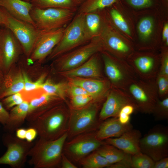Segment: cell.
<instances>
[{
    "label": "cell",
    "mask_w": 168,
    "mask_h": 168,
    "mask_svg": "<svg viewBox=\"0 0 168 168\" xmlns=\"http://www.w3.org/2000/svg\"><path fill=\"white\" fill-rule=\"evenodd\" d=\"M67 132L59 138L47 140L39 138L34 144L28 154L29 165L34 168H54L61 166Z\"/></svg>",
    "instance_id": "6da1fadb"
},
{
    "label": "cell",
    "mask_w": 168,
    "mask_h": 168,
    "mask_svg": "<svg viewBox=\"0 0 168 168\" xmlns=\"http://www.w3.org/2000/svg\"><path fill=\"white\" fill-rule=\"evenodd\" d=\"M69 115L70 112L59 106L48 110L29 124L36 130L39 138L54 140L67 132Z\"/></svg>",
    "instance_id": "7a4b0ae2"
},
{
    "label": "cell",
    "mask_w": 168,
    "mask_h": 168,
    "mask_svg": "<svg viewBox=\"0 0 168 168\" xmlns=\"http://www.w3.org/2000/svg\"><path fill=\"white\" fill-rule=\"evenodd\" d=\"M105 98L94 100L81 108H72L70 112L68 140L79 134L97 130L101 123L98 116L99 110Z\"/></svg>",
    "instance_id": "3957f363"
},
{
    "label": "cell",
    "mask_w": 168,
    "mask_h": 168,
    "mask_svg": "<svg viewBox=\"0 0 168 168\" xmlns=\"http://www.w3.org/2000/svg\"><path fill=\"white\" fill-rule=\"evenodd\" d=\"M89 42L86 34L84 14L77 13L65 28L60 41L49 55L54 58Z\"/></svg>",
    "instance_id": "277c9868"
},
{
    "label": "cell",
    "mask_w": 168,
    "mask_h": 168,
    "mask_svg": "<svg viewBox=\"0 0 168 168\" xmlns=\"http://www.w3.org/2000/svg\"><path fill=\"white\" fill-rule=\"evenodd\" d=\"M123 90L133 101L138 111L145 114L152 113L159 99L155 79L147 81L138 78L131 81Z\"/></svg>",
    "instance_id": "5b68a950"
},
{
    "label": "cell",
    "mask_w": 168,
    "mask_h": 168,
    "mask_svg": "<svg viewBox=\"0 0 168 168\" xmlns=\"http://www.w3.org/2000/svg\"><path fill=\"white\" fill-rule=\"evenodd\" d=\"M2 25L9 29L19 41L27 56L32 52L40 30L31 23L16 18L0 7Z\"/></svg>",
    "instance_id": "8992f818"
},
{
    "label": "cell",
    "mask_w": 168,
    "mask_h": 168,
    "mask_svg": "<svg viewBox=\"0 0 168 168\" xmlns=\"http://www.w3.org/2000/svg\"><path fill=\"white\" fill-rule=\"evenodd\" d=\"M77 12L63 8L33 6L30 15L38 30H48L65 27L72 20Z\"/></svg>",
    "instance_id": "52a82bcc"
},
{
    "label": "cell",
    "mask_w": 168,
    "mask_h": 168,
    "mask_svg": "<svg viewBox=\"0 0 168 168\" xmlns=\"http://www.w3.org/2000/svg\"><path fill=\"white\" fill-rule=\"evenodd\" d=\"M2 140L7 150L0 157V165H8L12 168L23 167L34 143L20 139L13 133L6 132L3 134Z\"/></svg>",
    "instance_id": "ba28073f"
},
{
    "label": "cell",
    "mask_w": 168,
    "mask_h": 168,
    "mask_svg": "<svg viewBox=\"0 0 168 168\" xmlns=\"http://www.w3.org/2000/svg\"><path fill=\"white\" fill-rule=\"evenodd\" d=\"M105 74L111 87L123 90L132 80L138 77L128 63L102 53Z\"/></svg>",
    "instance_id": "9c48e42d"
},
{
    "label": "cell",
    "mask_w": 168,
    "mask_h": 168,
    "mask_svg": "<svg viewBox=\"0 0 168 168\" xmlns=\"http://www.w3.org/2000/svg\"><path fill=\"white\" fill-rule=\"evenodd\" d=\"M141 152L155 161L168 156V129L157 125L151 129L140 142Z\"/></svg>",
    "instance_id": "30bf717a"
},
{
    "label": "cell",
    "mask_w": 168,
    "mask_h": 168,
    "mask_svg": "<svg viewBox=\"0 0 168 168\" xmlns=\"http://www.w3.org/2000/svg\"><path fill=\"white\" fill-rule=\"evenodd\" d=\"M96 131L82 133L65 143L63 153L70 161L78 162L83 158L106 143L95 137Z\"/></svg>",
    "instance_id": "8fae6325"
},
{
    "label": "cell",
    "mask_w": 168,
    "mask_h": 168,
    "mask_svg": "<svg viewBox=\"0 0 168 168\" xmlns=\"http://www.w3.org/2000/svg\"><path fill=\"white\" fill-rule=\"evenodd\" d=\"M76 49L58 56V61L63 72L80 66L93 55L102 50L103 48L101 42L97 37Z\"/></svg>",
    "instance_id": "7c38bea8"
},
{
    "label": "cell",
    "mask_w": 168,
    "mask_h": 168,
    "mask_svg": "<svg viewBox=\"0 0 168 168\" xmlns=\"http://www.w3.org/2000/svg\"><path fill=\"white\" fill-rule=\"evenodd\" d=\"M133 105L138 109L135 103L124 90L111 87L102 104L99 114V119L102 122L110 117H118L121 108L125 105Z\"/></svg>",
    "instance_id": "4fadbf2b"
},
{
    "label": "cell",
    "mask_w": 168,
    "mask_h": 168,
    "mask_svg": "<svg viewBox=\"0 0 168 168\" xmlns=\"http://www.w3.org/2000/svg\"><path fill=\"white\" fill-rule=\"evenodd\" d=\"M129 58L127 62L140 79L155 80L159 71L160 59L151 54H140Z\"/></svg>",
    "instance_id": "5bb4252c"
},
{
    "label": "cell",
    "mask_w": 168,
    "mask_h": 168,
    "mask_svg": "<svg viewBox=\"0 0 168 168\" xmlns=\"http://www.w3.org/2000/svg\"><path fill=\"white\" fill-rule=\"evenodd\" d=\"M65 27L51 30H40L30 55L31 58L34 60H41L49 55L61 40Z\"/></svg>",
    "instance_id": "9a60e30c"
},
{
    "label": "cell",
    "mask_w": 168,
    "mask_h": 168,
    "mask_svg": "<svg viewBox=\"0 0 168 168\" xmlns=\"http://www.w3.org/2000/svg\"><path fill=\"white\" fill-rule=\"evenodd\" d=\"M20 47L19 41L9 29L5 27L0 29V68L5 71L8 70L18 55Z\"/></svg>",
    "instance_id": "2e32d148"
},
{
    "label": "cell",
    "mask_w": 168,
    "mask_h": 168,
    "mask_svg": "<svg viewBox=\"0 0 168 168\" xmlns=\"http://www.w3.org/2000/svg\"><path fill=\"white\" fill-rule=\"evenodd\" d=\"M141 137V133L139 130L132 129L119 137L109 138L104 141L125 153L133 155L142 153L140 147Z\"/></svg>",
    "instance_id": "e0dca14e"
},
{
    "label": "cell",
    "mask_w": 168,
    "mask_h": 168,
    "mask_svg": "<svg viewBox=\"0 0 168 168\" xmlns=\"http://www.w3.org/2000/svg\"><path fill=\"white\" fill-rule=\"evenodd\" d=\"M71 84L84 89L94 100L105 98L111 88L109 80L79 77L69 78Z\"/></svg>",
    "instance_id": "ac0fdd59"
},
{
    "label": "cell",
    "mask_w": 168,
    "mask_h": 168,
    "mask_svg": "<svg viewBox=\"0 0 168 168\" xmlns=\"http://www.w3.org/2000/svg\"><path fill=\"white\" fill-rule=\"evenodd\" d=\"M63 72L64 76L69 78L79 77L100 80L105 79L97 53L80 66Z\"/></svg>",
    "instance_id": "d6986e66"
},
{
    "label": "cell",
    "mask_w": 168,
    "mask_h": 168,
    "mask_svg": "<svg viewBox=\"0 0 168 168\" xmlns=\"http://www.w3.org/2000/svg\"><path fill=\"white\" fill-rule=\"evenodd\" d=\"M96 131L95 137L100 141L109 138L119 137L133 129L130 123L124 125L119 122L118 117H112L103 121Z\"/></svg>",
    "instance_id": "ffe728a7"
},
{
    "label": "cell",
    "mask_w": 168,
    "mask_h": 168,
    "mask_svg": "<svg viewBox=\"0 0 168 168\" xmlns=\"http://www.w3.org/2000/svg\"><path fill=\"white\" fill-rule=\"evenodd\" d=\"M0 7L14 17L35 26L30 15L33 7L31 2L23 0H0Z\"/></svg>",
    "instance_id": "44dd1931"
},
{
    "label": "cell",
    "mask_w": 168,
    "mask_h": 168,
    "mask_svg": "<svg viewBox=\"0 0 168 168\" xmlns=\"http://www.w3.org/2000/svg\"><path fill=\"white\" fill-rule=\"evenodd\" d=\"M60 98L45 92L39 96L31 99L29 102V109L26 120L30 122L47 111V109Z\"/></svg>",
    "instance_id": "7402d4cb"
},
{
    "label": "cell",
    "mask_w": 168,
    "mask_h": 168,
    "mask_svg": "<svg viewBox=\"0 0 168 168\" xmlns=\"http://www.w3.org/2000/svg\"><path fill=\"white\" fill-rule=\"evenodd\" d=\"M29 109V102L26 100L12 108L9 113L8 121L3 126L4 131L13 133L20 128L26 119Z\"/></svg>",
    "instance_id": "603a6c76"
},
{
    "label": "cell",
    "mask_w": 168,
    "mask_h": 168,
    "mask_svg": "<svg viewBox=\"0 0 168 168\" xmlns=\"http://www.w3.org/2000/svg\"><path fill=\"white\" fill-rule=\"evenodd\" d=\"M103 35V48L105 47L109 50L122 57H125L131 50L129 45L111 32H106Z\"/></svg>",
    "instance_id": "cb8c5ba5"
},
{
    "label": "cell",
    "mask_w": 168,
    "mask_h": 168,
    "mask_svg": "<svg viewBox=\"0 0 168 168\" xmlns=\"http://www.w3.org/2000/svg\"><path fill=\"white\" fill-rule=\"evenodd\" d=\"M84 14V25L86 35L89 41L99 37L101 19L98 11Z\"/></svg>",
    "instance_id": "d4e9b609"
},
{
    "label": "cell",
    "mask_w": 168,
    "mask_h": 168,
    "mask_svg": "<svg viewBox=\"0 0 168 168\" xmlns=\"http://www.w3.org/2000/svg\"><path fill=\"white\" fill-rule=\"evenodd\" d=\"M33 6L41 8H57L77 11L81 4L77 0H32Z\"/></svg>",
    "instance_id": "484cf974"
},
{
    "label": "cell",
    "mask_w": 168,
    "mask_h": 168,
    "mask_svg": "<svg viewBox=\"0 0 168 168\" xmlns=\"http://www.w3.org/2000/svg\"><path fill=\"white\" fill-rule=\"evenodd\" d=\"M96 151L111 165L120 161L126 154L113 146L106 143L101 145Z\"/></svg>",
    "instance_id": "4316f807"
},
{
    "label": "cell",
    "mask_w": 168,
    "mask_h": 168,
    "mask_svg": "<svg viewBox=\"0 0 168 168\" xmlns=\"http://www.w3.org/2000/svg\"><path fill=\"white\" fill-rule=\"evenodd\" d=\"M117 0H86L80 5L77 10V13L86 14L100 11L109 7Z\"/></svg>",
    "instance_id": "83f0119b"
},
{
    "label": "cell",
    "mask_w": 168,
    "mask_h": 168,
    "mask_svg": "<svg viewBox=\"0 0 168 168\" xmlns=\"http://www.w3.org/2000/svg\"><path fill=\"white\" fill-rule=\"evenodd\" d=\"M78 162L83 168H108L111 165L96 150L83 158Z\"/></svg>",
    "instance_id": "f1b7e54d"
},
{
    "label": "cell",
    "mask_w": 168,
    "mask_h": 168,
    "mask_svg": "<svg viewBox=\"0 0 168 168\" xmlns=\"http://www.w3.org/2000/svg\"><path fill=\"white\" fill-rule=\"evenodd\" d=\"M24 82L22 74L20 73L15 77L10 85L0 87V100L19 93L24 89Z\"/></svg>",
    "instance_id": "f546056e"
},
{
    "label": "cell",
    "mask_w": 168,
    "mask_h": 168,
    "mask_svg": "<svg viewBox=\"0 0 168 168\" xmlns=\"http://www.w3.org/2000/svg\"><path fill=\"white\" fill-rule=\"evenodd\" d=\"M40 88L50 95L61 99L65 98L66 86L64 83H55L48 80L43 83Z\"/></svg>",
    "instance_id": "4dcf8cb0"
},
{
    "label": "cell",
    "mask_w": 168,
    "mask_h": 168,
    "mask_svg": "<svg viewBox=\"0 0 168 168\" xmlns=\"http://www.w3.org/2000/svg\"><path fill=\"white\" fill-rule=\"evenodd\" d=\"M133 168H153L155 161L147 155L141 153L131 155Z\"/></svg>",
    "instance_id": "1f68e13d"
},
{
    "label": "cell",
    "mask_w": 168,
    "mask_h": 168,
    "mask_svg": "<svg viewBox=\"0 0 168 168\" xmlns=\"http://www.w3.org/2000/svg\"><path fill=\"white\" fill-rule=\"evenodd\" d=\"M157 120L168 119V96L156 102L152 113Z\"/></svg>",
    "instance_id": "d6a6232c"
},
{
    "label": "cell",
    "mask_w": 168,
    "mask_h": 168,
    "mask_svg": "<svg viewBox=\"0 0 168 168\" xmlns=\"http://www.w3.org/2000/svg\"><path fill=\"white\" fill-rule=\"evenodd\" d=\"M155 82L159 99L161 100L168 96V76L158 73Z\"/></svg>",
    "instance_id": "836d02e7"
},
{
    "label": "cell",
    "mask_w": 168,
    "mask_h": 168,
    "mask_svg": "<svg viewBox=\"0 0 168 168\" xmlns=\"http://www.w3.org/2000/svg\"><path fill=\"white\" fill-rule=\"evenodd\" d=\"M111 18L115 25L121 30L128 34L131 33L128 26L122 15L116 9L113 8L110 11Z\"/></svg>",
    "instance_id": "e575fe53"
},
{
    "label": "cell",
    "mask_w": 168,
    "mask_h": 168,
    "mask_svg": "<svg viewBox=\"0 0 168 168\" xmlns=\"http://www.w3.org/2000/svg\"><path fill=\"white\" fill-rule=\"evenodd\" d=\"M153 21L149 17L142 19L138 26V30L141 37L144 39L148 38L151 35L153 28Z\"/></svg>",
    "instance_id": "d590c367"
},
{
    "label": "cell",
    "mask_w": 168,
    "mask_h": 168,
    "mask_svg": "<svg viewBox=\"0 0 168 168\" xmlns=\"http://www.w3.org/2000/svg\"><path fill=\"white\" fill-rule=\"evenodd\" d=\"M24 100L21 94L19 92L5 97L1 102L7 110L19 105Z\"/></svg>",
    "instance_id": "8d00e7d4"
},
{
    "label": "cell",
    "mask_w": 168,
    "mask_h": 168,
    "mask_svg": "<svg viewBox=\"0 0 168 168\" xmlns=\"http://www.w3.org/2000/svg\"><path fill=\"white\" fill-rule=\"evenodd\" d=\"M22 74L24 82V90L26 91H29L40 88L44 82L45 77L44 75H42L35 81L33 82L30 79L26 73L23 72Z\"/></svg>",
    "instance_id": "74e56055"
},
{
    "label": "cell",
    "mask_w": 168,
    "mask_h": 168,
    "mask_svg": "<svg viewBox=\"0 0 168 168\" xmlns=\"http://www.w3.org/2000/svg\"><path fill=\"white\" fill-rule=\"evenodd\" d=\"M94 100L92 97L89 95L76 96L71 97V105L72 108H81L86 105Z\"/></svg>",
    "instance_id": "f35d334b"
},
{
    "label": "cell",
    "mask_w": 168,
    "mask_h": 168,
    "mask_svg": "<svg viewBox=\"0 0 168 168\" xmlns=\"http://www.w3.org/2000/svg\"><path fill=\"white\" fill-rule=\"evenodd\" d=\"M131 155L126 154L124 157L120 161L111 165L109 168H132Z\"/></svg>",
    "instance_id": "ab89813d"
},
{
    "label": "cell",
    "mask_w": 168,
    "mask_h": 168,
    "mask_svg": "<svg viewBox=\"0 0 168 168\" xmlns=\"http://www.w3.org/2000/svg\"><path fill=\"white\" fill-rule=\"evenodd\" d=\"M168 76V55L165 53L160 60V67L159 73Z\"/></svg>",
    "instance_id": "60d3db41"
},
{
    "label": "cell",
    "mask_w": 168,
    "mask_h": 168,
    "mask_svg": "<svg viewBox=\"0 0 168 168\" xmlns=\"http://www.w3.org/2000/svg\"><path fill=\"white\" fill-rule=\"evenodd\" d=\"M68 93L71 97L80 95H90L87 91L82 87L72 84L68 88Z\"/></svg>",
    "instance_id": "b9f144b4"
},
{
    "label": "cell",
    "mask_w": 168,
    "mask_h": 168,
    "mask_svg": "<svg viewBox=\"0 0 168 168\" xmlns=\"http://www.w3.org/2000/svg\"><path fill=\"white\" fill-rule=\"evenodd\" d=\"M9 117V113L0 102V123L3 126L7 123Z\"/></svg>",
    "instance_id": "7bdbcfd3"
},
{
    "label": "cell",
    "mask_w": 168,
    "mask_h": 168,
    "mask_svg": "<svg viewBox=\"0 0 168 168\" xmlns=\"http://www.w3.org/2000/svg\"><path fill=\"white\" fill-rule=\"evenodd\" d=\"M61 167L62 168H77L63 152L61 158Z\"/></svg>",
    "instance_id": "ee69618b"
},
{
    "label": "cell",
    "mask_w": 168,
    "mask_h": 168,
    "mask_svg": "<svg viewBox=\"0 0 168 168\" xmlns=\"http://www.w3.org/2000/svg\"><path fill=\"white\" fill-rule=\"evenodd\" d=\"M37 135L36 130L33 128L30 127L26 129L25 139L28 142H32Z\"/></svg>",
    "instance_id": "f6af8a7d"
},
{
    "label": "cell",
    "mask_w": 168,
    "mask_h": 168,
    "mask_svg": "<svg viewBox=\"0 0 168 168\" xmlns=\"http://www.w3.org/2000/svg\"><path fill=\"white\" fill-rule=\"evenodd\" d=\"M168 157H166L155 161L153 168H168Z\"/></svg>",
    "instance_id": "bcb514c9"
},
{
    "label": "cell",
    "mask_w": 168,
    "mask_h": 168,
    "mask_svg": "<svg viewBox=\"0 0 168 168\" xmlns=\"http://www.w3.org/2000/svg\"><path fill=\"white\" fill-rule=\"evenodd\" d=\"M130 115L120 111L118 116V120L120 123L125 125L130 123Z\"/></svg>",
    "instance_id": "7dc6e473"
},
{
    "label": "cell",
    "mask_w": 168,
    "mask_h": 168,
    "mask_svg": "<svg viewBox=\"0 0 168 168\" xmlns=\"http://www.w3.org/2000/svg\"><path fill=\"white\" fill-rule=\"evenodd\" d=\"M26 129L19 128L16 131V136L20 139L25 140L26 138Z\"/></svg>",
    "instance_id": "c3c4849f"
},
{
    "label": "cell",
    "mask_w": 168,
    "mask_h": 168,
    "mask_svg": "<svg viewBox=\"0 0 168 168\" xmlns=\"http://www.w3.org/2000/svg\"><path fill=\"white\" fill-rule=\"evenodd\" d=\"M162 37L163 40L165 41L166 45L167 46L168 45V24H166L164 27Z\"/></svg>",
    "instance_id": "681fc988"
},
{
    "label": "cell",
    "mask_w": 168,
    "mask_h": 168,
    "mask_svg": "<svg viewBox=\"0 0 168 168\" xmlns=\"http://www.w3.org/2000/svg\"><path fill=\"white\" fill-rule=\"evenodd\" d=\"M2 25V18H1V10H0V29L1 28L0 27Z\"/></svg>",
    "instance_id": "f907efd6"
},
{
    "label": "cell",
    "mask_w": 168,
    "mask_h": 168,
    "mask_svg": "<svg viewBox=\"0 0 168 168\" xmlns=\"http://www.w3.org/2000/svg\"><path fill=\"white\" fill-rule=\"evenodd\" d=\"M86 0H77L81 4Z\"/></svg>",
    "instance_id": "816d5d0a"
},
{
    "label": "cell",
    "mask_w": 168,
    "mask_h": 168,
    "mask_svg": "<svg viewBox=\"0 0 168 168\" xmlns=\"http://www.w3.org/2000/svg\"><path fill=\"white\" fill-rule=\"evenodd\" d=\"M0 73V86H1V82L2 81V77Z\"/></svg>",
    "instance_id": "f5cc1de1"
},
{
    "label": "cell",
    "mask_w": 168,
    "mask_h": 168,
    "mask_svg": "<svg viewBox=\"0 0 168 168\" xmlns=\"http://www.w3.org/2000/svg\"><path fill=\"white\" fill-rule=\"evenodd\" d=\"M23 0L26 1V2H30L32 0Z\"/></svg>",
    "instance_id": "db71d44e"
},
{
    "label": "cell",
    "mask_w": 168,
    "mask_h": 168,
    "mask_svg": "<svg viewBox=\"0 0 168 168\" xmlns=\"http://www.w3.org/2000/svg\"></svg>",
    "instance_id": "11a10c76"
}]
</instances>
